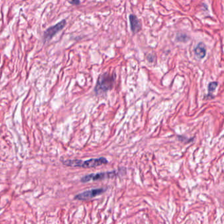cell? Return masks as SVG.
<instances>
[{"mask_svg":"<svg viewBox=\"0 0 224 224\" xmlns=\"http://www.w3.org/2000/svg\"><path fill=\"white\" fill-rule=\"evenodd\" d=\"M115 81V74L111 75L109 73L101 74L98 78L97 84L95 87V92L97 95L106 93L111 90Z\"/></svg>","mask_w":224,"mask_h":224,"instance_id":"2","label":"cell"},{"mask_svg":"<svg viewBox=\"0 0 224 224\" xmlns=\"http://www.w3.org/2000/svg\"><path fill=\"white\" fill-rule=\"evenodd\" d=\"M69 3L72 4V5H78V4L80 3V1H71V2H69Z\"/></svg>","mask_w":224,"mask_h":224,"instance_id":"9","label":"cell"},{"mask_svg":"<svg viewBox=\"0 0 224 224\" xmlns=\"http://www.w3.org/2000/svg\"><path fill=\"white\" fill-rule=\"evenodd\" d=\"M107 188H97L86 191L83 193H79L74 196V199L78 200H87L94 198V197L101 195L107 191Z\"/></svg>","mask_w":224,"mask_h":224,"instance_id":"4","label":"cell"},{"mask_svg":"<svg viewBox=\"0 0 224 224\" xmlns=\"http://www.w3.org/2000/svg\"><path fill=\"white\" fill-rule=\"evenodd\" d=\"M67 24V22L66 20H61L60 23H57V24L51 26V27L47 28L43 34V38H44L45 41H49L50 39L53 37L55 35L61 31Z\"/></svg>","mask_w":224,"mask_h":224,"instance_id":"5","label":"cell"},{"mask_svg":"<svg viewBox=\"0 0 224 224\" xmlns=\"http://www.w3.org/2000/svg\"><path fill=\"white\" fill-rule=\"evenodd\" d=\"M117 175L116 171H112V172H100L97 174H91L86 175L85 176L81 178V182L82 183H87L90 181H98V180H102L105 179L112 178L115 177Z\"/></svg>","mask_w":224,"mask_h":224,"instance_id":"3","label":"cell"},{"mask_svg":"<svg viewBox=\"0 0 224 224\" xmlns=\"http://www.w3.org/2000/svg\"><path fill=\"white\" fill-rule=\"evenodd\" d=\"M218 86V82H210L209 84H208V92H209V94H208V95H211V93L212 92H213L215 90H216V88Z\"/></svg>","mask_w":224,"mask_h":224,"instance_id":"8","label":"cell"},{"mask_svg":"<svg viewBox=\"0 0 224 224\" xmlns=\"http://www.w3.org/2000/svg\"><path fill=\"white\" fill-rule=\"evenodd\" d=\"M195 53L196 57L199 59H202L204 58L206 54V46L203 42H200L198 43V45L196 46V48L195 49Z\"/></svg>","mask_w":224,"mask_h":224,"instance_id":"7","label":"cell"},{"mask_svg":"<svg viewBox=\"0 0 224 224\" xmlns=\"http://www.w3.org/2000/svg\"><path fill=\"white\" fill-rule=\"evenodd\" d=\"M130 28L134 33H138L141 29V23L138 18L135 15H130L129 17Z\"/></svg>","mask_w":224,"mask_h":224,"instance_id":"6","label":"cell"},{"mask_svg":"<svg viewBox=\"0 0 224 224\" xmlns=\"http://www.w3.org/2000/svg\"><path fill=\"white\" fill-rule=\"evenodd\" d=\"M63 164L67 166L72 167H80L84 168H95L101 165L107 164L108 163V161L106 158L100 157L97 159H91L86 161H82L81 160H67L62 161Z\"/></svg>","mask_w":224,"mask_h":224,"instance_id":"1","label":"cell"}]
</instances>
